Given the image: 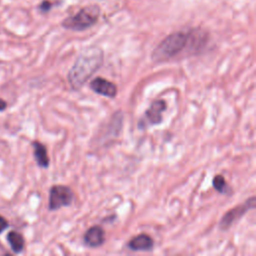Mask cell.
<instances>
[{"label": "cell", "mask_w": 256, "mask_h": 256, "mask_svg": "<svg viewBox=\"0 0 256 256\" xmlns=\"http://www.w3.org/2000/svg\"><path fill=\"white\" fill-rule=\"evenodd\" d=\"M7 108V103L3 99L0 98V111H4Z\"/></svg>", "instance_id": "15"}, {"label": "cell", "mask_w": 256, "mask_h": 256, "mask_svg": "<svg viewBox=\"0 0 256 256\" xmlns=\"http://www.w3.org/2000/svg\"><path fill=\"white\" fill-rule=\"evenodd\" d=\"M74 199V193L65 185H54L49 192V210L55 211L62 207L70 206Z\"/></svg>", "instance_id": "4"}, {"label": "cell", "mask_w": 256, "mask_h": 256, "mask_svg": "<svg viewBox=\"0 0 256 256\" xmlns=\"http://www.w3.org/2000/svg\"><path fill=\"white\" fill-rule=\"evenodd\" d=\"M103 51L99 47L85 48L76 59L68 73V81L73 90L80 89L87 80L102 66Z\"/></svg>", "instance_id": "1"}, {"label": "cell", "mask_w": 256, "mask_h": 256, "mask_svg": "<svg viewBox=\"0 0 256 256\" xmlns=\"http://www.w3.org/2000/svg\"><path fill=\"white\" fill-rule=\"evenodd\" d=\"M191 34L184 31L171 33L165 37L153 50L151 59L155 63L166 62L180 54L191 40Z\"/></svg>", "instance_id": "2"}, {"label": "cell", "mask_w": 256, "mask_h": 256, "mask_svg": "<svg viewBox=\"0 0 256 256\" xmlns=\"http://www.w3.org/2000/svg\"><path fill=\"white\" fill-rule=\"evenodd\" d=\"M8 226H9L8 221L3 216L0 215V233H2L4 230H6L8 228Z\"/></svg>", "instance_id": "14"}, {"label": "cell", "mask_w": 256, "mask_h": 256, "mask_svg": "<svg viewBox=\"0 0 256 256\" xmlns=\"http://www.w3.org/2000/svg\"><path fill=\"white\" fill-rule=\"evenodd\" d=\"M7 241L11 247V250L18 254V253H21L24 249V246H25V241H24V238L23 236L16 232V231H11L7 234Z\"/></svg>", "instance_id": "11"}, {"label": "cell", "mask_w": 256, "mask_h": 256, "mask_svg": "<svg viewBox=\"0 0 256 256\" xmlns=\"http://www.w3.org/2000/svg\"><path fill=\"white\" fill-rule=\"evenodd\" d=\"M105 241V232L99 225L90 227L84 234V242L87 246L95 248L101 246Z\"/></svg>", "instance_id": "8"}, {"label": "cell", "mask_w": 256, "mask_h": 256, "mask_svg": "<svg viewBox=\"0 0 256 256\" xmlns=\"http://www.w3.org/2000/svg\"><path fill=\"white\" fill-rule=\"evenodd\" d=\"M153 239L145 233L133 237L127 244V247L132 251H150L153 249Z\"/></svg>", "instance_id": "9"}, {"label": "cell", "mask_w": 256, "mask_h": 256, "mask_svg": "<svg viewBox=\"0 0 256 256\" xmlns=\"http://www.w3.org/2000/svg\"><path fill=\"white\" fill-rule=\"evenodd\" d=\"M32 147L34 151V158L37 162V165L41 168H47L49 166V157L45 145H43L39 141H34L32 142Z\"/></svg>", "instance_id": "10"}, {"label": "cell", "mask_w": 256, "mask_h": 256, "mask_svg": "<svg viewBox=\"0 0 256 256\" xmlns=\"http://www.w3.org/2000/svg\"><path fill=\"white\" fill-rule=\"evenodd\" d=\"M90 88L95 93L109 98H114L117 94V86L113 82L102 77L94 78L90 82Z\"/></svg>", "instance_id": "7"}, {"label": "cell", "mask_w": 256, "mask_h": 256, "mask_svg": "<svg viewBox=\"0 0 256 256\" xmlns=\"http://www.w3.org/2000/svg\"><path fill=\"white\" fill-rule=\"evenodd\" d=\"M255 197L247 199L243 204L237 205L234 208L227 211L219 222V227L221 230H228L236 221H238L246 212L255 208Z\"/></svg>", "instance_id": "5"}, {"label": "cell", "mask_w": 256, "mask_h": 256, "mask_svg": "<svg viewBox=\"0 0 256 256\" xmlns=\"http://www.w3.org/2000/svg\"><path fill=\"white\" fill-rule=\"evenodd\" d=\"M100 7L97 4H91L81 8L76 14L65 18L62 26L65 29L73 31H83L96 24L100 16Z\"/></svg>", "instance_id": "3"}, {"label": "cell", "mask_w": 256, "mask_h": 256, "mask_svg": "<svg viewBox=\"0 0 256 256\" xmlns=\"http://www.w3.org/2000/svg\"><path fill=\"white\" fill-rule=\"evenodd\" d=\"M212 184H213V187L215 188V190H217L219 193L227 192L228 184L222 175H216L212 180Z\"/></svg>", "instance_id": "12"}, {"label": "cell", "mask_w": 256, "mask_h": 256, "mask_svg": "<svg viewBox=\"0 0 256 256\" xmlns=\"http://www.w3.org/2000/svg\"><path fill=\"white\" fill-rule=\"evenodd\" d=\"M166 102L162 99L153 101L150 107L145 111L144 118L139 122V127L143 128L146 125H157L162 122V113L166 110Z\"/></svg>", "instance_id": "6"}, {"label": "cell", "mask_w": 256, "mask_h": 256, "mask_svg": "<svg viewBox=\"0 0 256 256\" xmlns=\"http://www.w3.org/2000/svg\"><path fill=\"white\" fill-rule=\"evenodd\" d=\"M51 7H52V3L48 0H45V1L41 2V4L39 5V10L43 13H46L51 9Z\"/></svg>", "instance_id": "13"}]
</instances>
